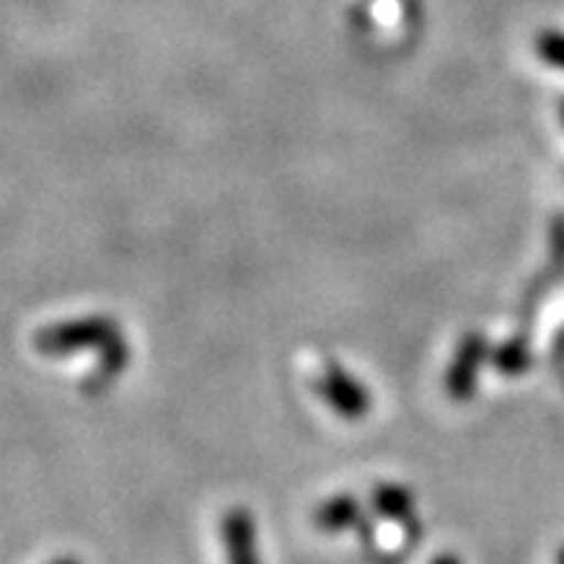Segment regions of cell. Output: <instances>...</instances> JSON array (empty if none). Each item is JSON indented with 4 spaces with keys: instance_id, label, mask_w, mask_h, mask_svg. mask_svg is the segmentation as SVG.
Returning a JSON list of instances; mask_svg holds the SVG:
<instances>
[{
    "instance_id": "obj_1",
    "label": "cell",
    "mask_w": 564,
    "mask_h": 564,
    "mask_svg": "<svg viewBox=\"0 0 564 564\" xmlns=\"http://www.w3.org/2000/svg\"><path fill=\"white\" fill-rule=\"evenodd\" d=\"M35 348L41 355L61 358V355H76L85 348H101V351H122L126 345L120 339L117 323L107 317H76V321L51 323L35 336Z\"/></svg>"
},
{
    "instance_id": "obj_2",
    "label": "cell",
    "mask_w": 564,
    "mask_h": 564,
    "mask_svg": "<svg viewBox=\"0 0 564 564\" xmlns=\"http://www.w3.org/2000/svg\"><path fill=\"white\" fill-rule=\"evenodd\" d=\"M321 389L323 399L329 402V408L339 411L343 417H361V414H367V408H370L367 392L345 370H329L326 380L321 383Z\"/></svg>"
},
{
    "instance_id": "obj_3",
    "label": "cell",
    "mask_w": 564,
    "mask_h": 564,
    "mask_svg": "<svg viewBox=\"0 0 564 564\" xmlns=\"http://www.w3.org/2000/svg\"><path fill=\"white\" fill-rule=\"evenodd\" d=\"M223 543H226V558L229 564H258L254 552V524L248 511H232L223 521Z\"/></svg>"
},
{
    "instance_id": "obj_4",
    "label": "cell",
    "mask_w": 564,
    "mask_h": 564,
    "mask_svg": "<svg viewBox=\"0 0 564 564\" xmlns=\"http://www.w3.org/2000/svg\"><path fill=\"white\" fill-rule=\"evenodd\" d=\"M480 361H484V343H480V336H467L462 343V348H458V355H455L452 370H448V392H452L455 399L470 395V389H474V373H477Z\"/></svg>"
},
{
    "instance_id": "obj_5",
    "label": "cell",
    "mask_w": 564,
    "mask_h": 564,
    "mask_svg": "<svg viewBox=\"0 0 564 564\" xmlns=\"http://www.w3.org/2000/svg\"><path fill=\"white\" fill-rule=\"evenodd\" d=\"M355 518V502L351 499H333V502H326L317 511V524L323 527V530H339V527H345L348 521Z\"/></svg>"
},
{
    "instance_id": "obj_6",
    "label": "cell",
    "mask_w": 564,
    "mask_h": 564,
    "mask_svg": "<svg viewBox=\"0 0 564 564\" xmlns=\"http://www.w3.org/2000/svg\"><path fill=\"white\" fill-rule=\"evenodd\" d=\"M536 54L543 57L549 66H555V69H564V35L562 32H543L540 39H536Z\"/></svg>"
},
{
    "instance_id": "obj_7",
    "label": "cell",
    "mask_w": 564,
    "mask_h": 564,
    "mask_svg": "<svg viewBox=\"0 0 564 564\" xmlns=\"http://www.w3.org/2000/svg\"><path fill=\"white\" fill-rule=\"evenodd\" d=\"M377 508H380L383 514L402 518V514L411 511V502H408V496H404L402 489H395V486H380V489H377Z\"/></svg>"
},
{
    "instance_id": "obj_8",
    "label": "cell",
    "mask_w": 564,
    "mask_h": 564,
    "mask_svg": "<svg viewBox=\"0 0 564 564\" xmlns=\"http://www.w3.org/2000/svg\"><path fill=\"white\" fill-rule=\"evenodd\" d=\"M433 564H458V562H455L452 555H443V558H436V562H433Z\"/></svg>"
},
{
    "instance_id": "obj_9",
    "label": "cell",
    "mask_w": 564,
    "mask_h": 564,
    "mask_svg": "<svg viewBox=\"0 0 564 564\" xmlns=\"http://www.w3.org/2000/svg\"><path fill=\"white\" fill-rule=\"evenodd\" d=\"M54 564H79L76 558H61V562H54Z\"/></svg>"
},
{
    "instance_id": "obj_10",
    "label": "cell",
    "mask_w": 564,
    "mask_h": 564,
    "mask_svg": "<svg viewBox=\"0 0 564 564\" xmlns=\"http://www.w3.org/2000/svg\"><path fill=\"white\" fill-rule=\"evenodd\" d=\"M558 564H564V549H562V555H558Z\"/></svg>"
},
{
    "instance_id": "obj_11",
    "label": "cell",
    "mask_w": 564,
    "mask_h": 564,
    "mask_svg": "<svg viewBox=\"0 0 564 564\" xmlns=\"http://www.w3.org/2000/svg\"><path fill=\"white\" fill-rule=\"evenodd\" d=\"M562 117H564V107H562Z\"/></svg>"
}]
</instances>
